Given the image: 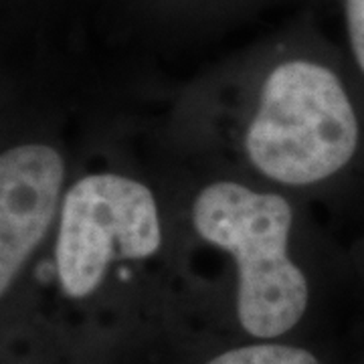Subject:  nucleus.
Wrapping results in <instances>:
<instances>
[{
	"mask_svg": "<svg viewBox=\"0 0 364 364\" xmlns=\"http://www.w3.org/2000/svg\"><path fill=\"white\" fill-rule=\"evenodd\" d=\"M4 109L0 146V304L23 287L51 241L81 144L57 112Z\"/></svg>",
	"mask_w": 364,
	"mask_h": 364,
	"instance_id": "20e7f679",
	"label": "nucleus"
},
{
	"mask_svg": "<svg viewBox=\"0 0 364 364\" xmlns=\"http://www.w3.org/2000/svg\"><path fill=\"white\" fill-rule=\"evenodd\" d=\"M346 364H364V350L358 354V356H354L350 360H346Z\"/></svg>",
	"mask_w": 364,
	"mask_h": 364,
	"instance_id": "1a4fd4ad",
	"label": "nucleus"
},
{
	"mask_svg": "<svg viewBox=\"0 0 364 364\" xmlns=\"http://www.w3.org/2000/svg\"><path fill=\"white\" fill-rule=\"evenodd\" d=\"M160 150L181 227V328L237 340L322 338L334 259L314 207Z\"/></svg>",
	"mask_w": 364,
	"mask_h": 364,
	"instance_id": "7ed1b4c3",
	"label": "nucleus"
},
{
	"mask_svg": "<svg viewBox=\"0 0 364 364\" xmlns=\"http://www.w3.org/2000/svg\"><path fill=\"white\" fill-rule=\"evenodd\" d=\"M105 0H0L2 57L23 59L73 53L85 23H93Z\"/></svg>",
	"mask_w": 364,
	"mask_h": 364,
	"instance_id": "0eeeda50",
	"label": "nucleus"
},
{
	"mask_svg": "<svg viewBox=\"0 0 364 364\" xmlns=\"http://www.w3.org/2000/svg\"><path fill=\"white\" fill-rule=\"evenodd\" d=\"M156 140L316 208L364 158V91L306 9L181 85Z\"/></svg>",
	"mask_w": 364,
	"mask_h": 364,
	"instance_id": "f03ea898",
	"label": "nucleus"
},
{
	"mask_svg": "<svg viewBox=\"0 0 364 364\" xmlns=\"http://www.w3.org/2000/svg\"><path fill=\"white\" fill-rule=\"evenodd\" d=\"M181 308L166 158L122 122L87 130L49 245L0 304V364H142Z\"/></svg>",
	"mask_w": 364,
	"mask_h": 364,
	"instance_id": "f257e3e1",
	"label": "nucleus"
},
{
	"mask_svg": "<svg viewBox=\"0 0 364 364\" xmlns=\"http://www.w3.org/2000/svg\"><path fill=\"white\" fill-rule=\"evenodd\" d=\"M142 364H346L324 338L237 340L174 328Z\"/></svg>",
	"mask_w": 364,
	"mask_h": 364,
	"instance_id": "423d86ee",
	"label": "nucleus"
},
{
	"mask_svg": "<svg viewBox=\"0 0 364 364\" xmlns=\"http://www.w3.org/2000/svg\"><path fill=\"white\" fill-rule=\"evenodd\" d=\"M342 18V47L356 81L364 91V0H338Z\"/></svg>",
	"mask_w": 364,
	"mask_h": 364,
	"instance_id": "6e6552de",
	"label": "nucleus"
},
{
	"mask_svg": "<svg viewBox=\"0 0 364 364\" xmlns=\"http://www.w3.org/2000/svg\"><path fill=\"white\" fill-rule=\"evenodd\" d=\"M316 4L318 0H105L95 23L116 45L172 51L221 37L282 6L306 11Z\"/></svg>",
	"mask_w": 364,
	"mask_h": 364,
	"instance_id": "39448f33",
	"label": "nucleus"
}]
</instances>
